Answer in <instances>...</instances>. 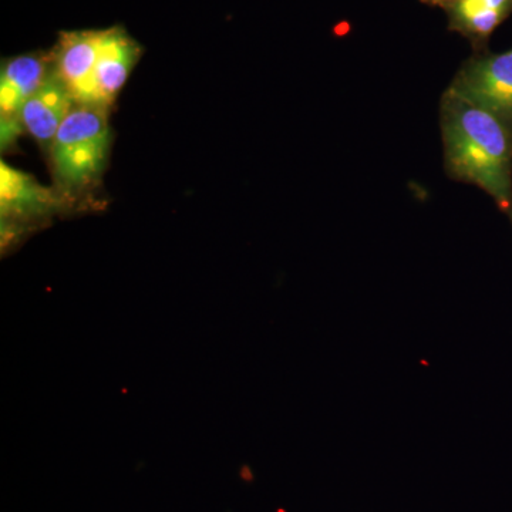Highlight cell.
<instances>
[{
	"mask_svg": "<svg viewBox=\"0 0 512 512\" xmlns=\"http://www.w3.org/2000/svg\"><path fill=\"white\" fill-rule=\"evenodd\" d=\"M440 130L447 177L490 195L512 225V128L446 89Z\"/></svg>",
	"mask_w": 512,
	"mask_h": 512,
	"instance_id": "1",
	"label": "cell"
},
{
	"mask_svg": "<svg viewBox=\"0 0 512 512\" xmlns=\"http://www.w3.org/2000/svg\"><path fill=\"white\" fill-rule=\"evenodd\" d=\"M0 121H2V131H0L2 151H8L10 147L15 146L20 134L25 133V128L19 119H0Z\"/></svg>",
	"mask_w": 512,
	"mask_h": 512,
	"instance_id": "10",
	"label": "cell"
},
{
	"mask_svg": "<svg viewBox=\"0 0 512 512\" xmlns=\"http://www.w3.org/2000/svg\"><path fill=\"white\" fill-rule=\"evenodd\" d=\"M446 15L448 30L463 36L473 53H484L495 30L511 18L512 0H454Z\"/></svg>",
	"mask_w": 512,
	"mask_h": 512,
	"instance_id": "9",
	"label": "cell"
},
{
	"mask_svg": "<svg viewBox=\"0 0 512 512\" xmlns=\"http://www.w3.org/2000/svg\"><path fill=\"white\" fill-rule=\"evenodd\" d=\"M111 141L109 110L76 104L49 148L57 190L80 204L106 171Z\"/></svg>",
	"mask_w": 512,
	"mask_h": 512,
	"instance_id": "2",
	"label": "cell"
},
{
	"mask_svg": "<svg viewBox=\"0 0 512 512\" xmlns=\"http://www.w3.org/2000/svg\"><path fill=\"white\" fill-rule=\"evenodd\" d=\"M101 39L103 29L70 30L60 33L52 50L53 70L77 104L94 106L93 77Z\"/></svg>",
	"mask_w": 512,
	"mask_h": 512,
	"instance_id": "5",
	"label": "cell"
},
{
	"mask_svg": "<svg viewBox=\"0 0 512 512\" xmlns=\"http://www.w3.org/2000/svg\"><path fill=\"white\" fill-rule=\"evenodd\" d=\"M76 205L56 187H43L32 175L10 167L5 161L0 164L3 247L18 242L30 228H37Z\"/></svg>",
	"mask_w": 512,
	"mask_h": 512,
	"instance_id": "3",
	"label": "cell"
},
{
	"mask_svg": "<svg viewBox=\"0 0 512 512\" xmlns=\"http://www.w3.org/2000/svg\"><path fill=\"white\" fill-rule=\"evenodd\" d=\"M447 89L490 111L512 128V49L473 53L461 64Z\"/></svg>",
	"mask_w": 512,
	"mask_h": 512,
	"instance_id": "4",
	"label": "cell"
},
{
	"mask_svg": "<svg viewBox=\"0 0 512 512\" xmlns=\"http://www.w3.org/2000/svg\"><path fill=\"white\" fill-rule=\"evenodd\" d=\"M52 53H28L3 60L0 119H19L20 110L52 73Z\"/></svg>",
	"mask_w": 512,
	"mask_h": 512,
	"instance_id": "8",
	"label": "cell"
},
{
	"mask_svg": "<svg viewBox=\"0 0 512 512\" xmlns=\"http://www.w3.org/2000/svg\"><path fill=\"white\" fill-rule=\"evenodd\" d=\"M424 5L431 6V8H440L446 10L454 0H420Z\"/></svg>",
	"mask_w": 512,
	"mask_h": 512,
	"instance_id": "11",
	"label": "cell"
},
{
	"mask_svg": "<svg viewBox=\"0 0 512 512\" xmlns=\"http://www.w3.org/2000/svg\"><path fill=\"white\" fill-rule=\"evenodd\" d=\"M143 52L140 43L123 26L103 29L93 77L94 106L110 109Z\"/></svg>",
	"mask_w": 512,
	"mask_h": 512,
	"instance_id": "6",
	"label": "cell"
},
{
	"mask_svg": "<svg viewBox=\"0 0 512 512\" xmlns=\"http://www.w3.org/2000/svg\"><path fill=\"white\" fill-rule=\"evenodd\" d=\"M76 104L66 84L52 70L20 110L19 120L26 133L35 138L40 147L49 150L64 119Z\"/></svg>",
	"mask_w": 512,
	"mask_h": 512,
	"instance_id": "7",
	"label": "cell"
}]
</instances>
